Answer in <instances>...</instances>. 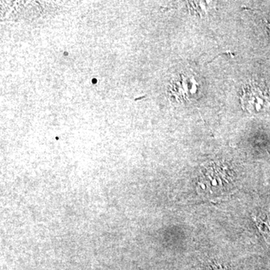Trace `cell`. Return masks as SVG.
<instances>
[{"label":"cell","mask_w":270,"mask_h":270,"mask_svg":"<svg viewBox=\"0 0 270 270\" xmlns=\"http://www.w3.org/2000/svg\"><path fill=\"white\" fill-rule=\"evenodd\" d=\"M242 105L251 112H260L269 108V95L266 89L258 85L250 86L243 92Z\"/></svg>","instance_id":"obj_1"},{"label":"cell","mask_w":270,"mask_h":270,"mask_svg":"<svg viewBox=\"0 0 270 270\" xmlns=\"http://www.w3.org/2000/svg\"><path fill=\"white\" fill-rule=\"evenodd\" d=\"M214 270H223V269H221V268H220V269H214Z\"/></svg>","instance_id":"obj_2"}]
</instances>
